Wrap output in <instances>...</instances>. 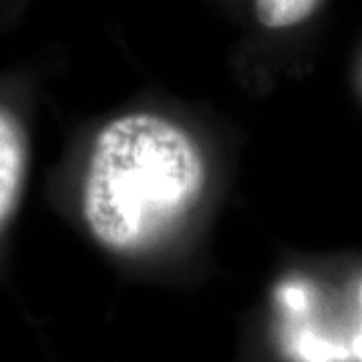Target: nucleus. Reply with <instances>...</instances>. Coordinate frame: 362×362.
Masks as SVG:
<instances>
[{
  "label": "nucleus",
  "mask_w": 362,
  "mask_h": 362,
  "mask_svg": "<svg viewBox=\"0 0 362 362\" xmlns=\"http://www.w3.org/2000/svg\"><path fill=\"white\" fill-rule=\"evenodd\" d=\"M204 187L206 163L194 137L165 117L129 113L95 137L83 214L97 242L131 254L171 232Z\"/></svg>",
  "instance_id": "f257e3e1"
},
{
  "label": "nucleus",
  "mask_w": 362,
  "mask_h": 362,
  "mask_svg": "<svg viewBox=\"0 0 362 362\" xmlns=\"http://www.w3.org/2000/svg\"><path fill=\"white\" fill-rule=\"evenodd\" d=\"M25 171V139L13 117L0 109V223L16 204Z\"/></svg>",
  "instance_id": "f03ea898"
},
{
  "label": "nucleus",
  "mask_w": 362,
  "mask_h": 362,
  "mask_svg": "<svg viewBox=\"0 0 362 362\" xmlns=\"http://www.w3.org/2000/svg\"><path fill=\"white\" fill-rule=\"evenodd\" d=\"M318 0H256V16L266 28H288L306 21Z\"/></svg>",
  "instance_id": "7ed1b4c3"
}]
</instances>
